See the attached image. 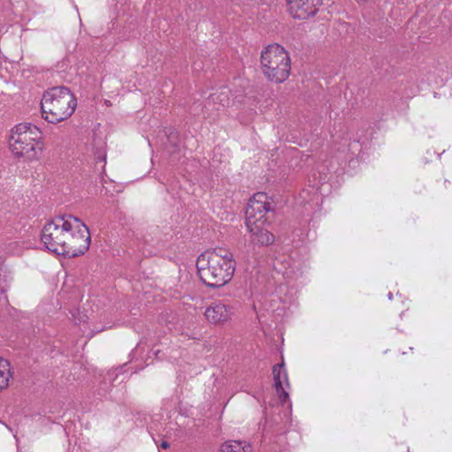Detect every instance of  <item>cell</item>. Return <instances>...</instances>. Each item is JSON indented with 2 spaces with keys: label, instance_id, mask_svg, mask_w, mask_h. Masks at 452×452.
I'll use <instances>...</instances> for the list:
<instances>
[{
  "label": "cell",
  "instance_id": "1",
  "mask_svg": "<svg viewBox=\"0 0 452 452\" xmlns=\"http://www.w3.org/2000/svg\"><path fill=\"white\" fill-rule=\"evenodd\" d=\"M42 242L50 251L66 258L85 254L91 233L82 221L69 215L54 217L42 230Z\"/></svg>",
  "mask_w": 452,
  "mask_h": 452
},
{
  "label": "cell",
  "instance_id": "2",
  "mask_svg": "<svg viewBox=\"0 0 452 452\" xmlns=\"http://www.w3.org/2000/svg\"><path fill=\"white\" fill-rule=\"evenodd\" d=\"M197 268L198 275L205 284L221 287L232 280L236 262L226 249L211 248L199 256Z\"/></svg>",
  "mask_w": 452,
  "mask_h": 452
},
{
  "label": "cell",
  "instance_id": "3",
  "mask_svg": "<svg viewBox=\"0 0 452 452\" xmlns=\"http://www.w3.org/2000/svg\"><path fill=\"white\" fill-rule=\"evenodd\" d=\"M76 107L75 95L69 89L54 87L48 89L42 98V116L47 123H62L72 116Z\"/></svg>",
  "mask_w": 452,
  "mask_h": 452
},
{
  "label": "cell",
  "instance_id": "4",
  "mask_svg": "<svg viewBox=\"0 0 452 452\" xmlns=\"http://www.w3.org/2000/svg\"><path fill=\"white\" fill-rule=\"evenodd\" d=\"M44 143L41 130L31 123L19 124L12 128L9 134V147L18 158H37L44 149Z\"/></svg>",
  "mask_w": 452,
  "mask_h": 452
},
{
  "label": "cell",
  "instance_id": "5",
  "mask_svg": "<svg viewBox=\"0 0 452 452\" xmlns=\"http://www.w3.org/2000/svg\"><path fill=\"white\" fill-rule=\"evenodd\" d=\"M261 66L269 81L284 82L289 78L291 70L289 53L280 44H269L262 51Z\"/></svg>",
  "mask_w": 452,
  "mask_h": 452
},
{
  "label": "cell",
  "instance_id": "6",
  "mask_svg": "<svg viewBox=\"0 0 452 452\" xmlns=\"http://www.w3.org/2000/svg\"><path fill=\"white\" fill-rule=\"evenodd\" d=\"M272 210L273 200L268 194L258 193L253 195L246 211V223L250 233L256 235L264 230Z\"/></svg>",
  "mask_w": 452,
  "mask_h": 452
},
{
  "label": "cell",
  "instance_id": "7",
  "mask_svg": "<svg viewBox=\"0 0 452 452\" xmlns=\"http://www.w3.org/2000/svg\"><path fill=\"white\" fill-rule=\"evenodd\" d=\"M323 0H287V10L295 20L305 21L318 14Z\"/></svg>",
  "mask_w": 452,
  "mask_h": 452
},
{
  "label": "cell",
  "instance_id": "8",
  "mask_svg": "<svg viewBox=\"0 0 452 452\" xmlns=\"http://www.w3.org/2000/svg\"><path fill=\"white\" fill-rule=\"evenodd\" d=\"M205 316L213 325H223L230 319V309L224 304L214 303L208 307Z\"/></svg>",
  "mask_w": 452,
  "mask_h": 452
},
{
  "label": "cell",
  "instance_id": "9",
  "mask_svg": "<svg viewBox=\"0 0 452 452\" xmlns=\"http://www.w3.org/2000/svg\"><path fill=\"white\" fill-rule=\"evenodd\" d=\"M12 379V370L10 363L5 359L1 361V389L6 390L10 386Z\"/></svg>",
  "mask_w": 452,
  "mask_h": 452
},
{
  "label": "cell",
  "instance_id": "10",
  "mask_svg": "<svg viewBox=\"0 0 452 452\" xmlns=\"http://www.w3.org/2000/svg\"><path fill=\"white\" fill-rule=\"evenodd\" d=\"M251 446L245 442L230 441L224 442L220 447L221 451H250Z\"/></svg>",
  "mask_w": 452,
  "mask_h": 452
},
{
  "label": "cell",
  "instance_id": "11",
  "mask_svg": "<svg viewBox=\"0 0 452 452\" xmlns=\"http://www.w3.org/2000/svg\"><path fill=\"white\" fill-rule=\"evenodd\" d=\"M255 236L257 238L258 242L261 245L269 246L274 242V236L265 230H262V232H260Z\"/></svg>",
  "mask_w": 452,
  "mask_h": 452
},
{
  "label": "cell",
  "instance_id": "12",
  "mask_svg": "<svg viewBox=\"0 0 452 452\" xmlns=\"http://www.w3.org/2000/svg\"><path fill=\"white\" fill-rule=\"evenodd\" d=\"M358 1H360V2H368V1H370V0H358Z\"/></svg>",
  "mask_w": 452,
  "mask_h": 452
}]
</instances>
